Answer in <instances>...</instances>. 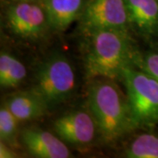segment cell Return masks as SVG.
I'll return each mask as SVG.
<instances>
[{"label":"cell","instance_id":"cell-13","mask_svg":"<svg viewBox=\"0 0 158 158\" xmlns=\"http://www.w3.org/2000/svg\"><path fill=\"white\" fill-rule=\"evenodd\" d=\"M130 158H158V137L143 134L137 136L126 150Z\"/></svg>","mask_w":158,"mask_h":158},{"label":"cell","instance_id":"cell-7","mask_svg":"<svg viewBox=\"0 0 158 158\" xmlns=\"http://www.w3.org/2000/svg\"><path fill=\"white\" fill-rule=\"evenodd\" d=\"M54 129L62 141L74 145H85L94 139L97 125L90 112L77 110L56 118Z\"/></svg>","mask_w":158,"mask_h":158},{"label":"cell","instance_id":"cell-4","mask_svg":"<svg viewBox=\"0 0 158 158\" xmlns=\"http://www.w3.org/2000/svg\"><path fill=\"white\" fill-rule=\"evenodd\" d=\"M75 85L76 76L70 62L63 56L55 55L39 66L33 91L52 107L65 101L73 92Z\"/></svg>","mask_w":158,"mask_h":158},{"label":"cell","instance_id":"cell-9","mask_svg":"<svg viewBox=\"0 0 158 158\" xmlns=\"http://www.w3.org/2000/svg\"><path fill=\"white\" fill-rule=\"evenodd\" d=\"M85 0H41L48 25L58 32L65 31L82 16Z\"/></svg>","mask_w":158,"mask_h":158},{"label":"cell","instance_id":"cell-8","mask_svg":"<svg viewBox=\"0 0 158 158\" xmlns=\"http://www.w3.org/2000/svg\"><path fill=\"white\" fill-rule=\"evenodd\" d=\"M21 140L34 156L40 158H68L70 151L61 138L39 128L23 130Z\"/></svg>","mask_w":158,"mask_h":158},{"label":"cell","instance_id":"cell-11","mask_svg":"<svg viewBox=\"0 0 158 158\" xmlns=\"http://www.w3.org/2000/svg\"><path fill=\"white\" fill-rule=\"evenodd\" d=\"M5 105L19 121L40 118L48 108L46 102L34 91L13 95L6 100Z\"/></svg>","mask_w":158,"mask_h":158},{"label":"cell","instance_id":"cell-10","mask_svg":"<svg viewBox=\"0 0 158 158\" xmlns=\"http://www.w3.org/2000/svg\"><path fill=\"white\" fill-rule=\"evenodd\" d=\"M129 23L143 34L158 27V0H126Z\"/></svg>","mask_w":158,"mask_h":158},{"label":"cell","instance_id":"cell-2","mask_svg":"<svg viewBox=\"0 0 158 158\" xmlns=\"http://www.w3.org/2000/svg\"><path fill=\"white\" fill-rule=\"evenodd\" d=\"M88 34L90 41L85 61L88 75L110 79L120 77L125 67L130 64L127 33L99 29Z\"/></svg>","mask_w":158,"mask_h":158},{"label":"cell","instance_id":"cell-14","mask_svg":"<svg viewBox=\"0 0 158 158\" xmlns=\"http://www.w3.org/2000/svg\"><path fill=\"white\" fill-rule=\"evenodd\" d=\"M19 121L6 105L0 109V137L1 141L13 145L16 142L17 122Z\"/></svg>","mask_w":158,"mask_h":158},{"label":"cell","instance_id":"cell-16","mask_svg":"<svg viewBox=\"0 0 158 158\" xmlns=\"http://www.w3.org/2000/svg\"><path fill=\"white\" fill-rule=\"evenodd\" d=\"M0 157L1 158H13L17 157V154L14 152L11 148L7 147L6 142L1 141L0 142Z\"/></svg>","mask_w":158,"mask_h":158},{"label":"cell","instance_id":"cell-12","mask_svg":"<svg viewBox=\"0 0 158 158\" xmlns=\"http://www.w3.org/2000/svg\"><path fill=\"white\" fill-rule=\"evenodd\" d=\"M27 77L25 65L11 54L2 52L0 55V85L12 88L19 85Z\"/></svg>","mask_w":158,"mask_h":158},{"label":"cell","instance_id":"cell-3","mask_svg":"<svg viewBox=\"0 0 158 158\" xmlns=\"http://www.w3.org/2000/svg\"><path fill=\"white\" fill-rule=\"evenodd\" d=\"M124 81L131 115L136 127L158 123V81L127 65L121 77Z\"/></svg>","mask_w":158,"mask_h":158},{"label":"cell","instance_id":"cell-5","mask_svg":"<svg viewBox=\"0 0 158 158\" xmlns=\"http://www.w3.org/2000/svg\"><path fill=\"white\" fill-rule=\"evenodd\" d=\"M81 17L87 33L99 29L127 33L129 24L126 0H88Z\"/></svg>","mask_w":158,"mask_h":158},{"label":"cell","instance_id":"cell-6","mask_svg":"<svg viewBox=\"0 0 158 158\" xmlns=\"http://www.w3.org/2000/svg\"><path fill=\"white\" fill-rule=\"evenodd\" d=\"M6 17L10 29L23 38L39 36L48 24L43 7L28 1L17 2L10 6Z\"/></svg>","mask_w":158,"mask_h":158},{"label":"cell","instance_id":"cell-15","mask_svg":"<svg viewBox=\"0 0 158 158\" xmlns=\"http://www.w3.org/2000/svg\"><path fill=\"white\" fill-rule=\"evenodd\" d=\"M137 62L141 70L158 81V53H148L144 56L140 57Z\"/></svg>","mask_w":158,"mask_h":158},{"label":"cell","instance_id":"cell-1","mask_svg":"<svg viewBox=\"0 0 158 158\" xmlns=\"http://www.w3.org/2000/svg\"><path fill=\"white\" fill-rule=\"evenodd\" d=\"M88 107L99 134L108 142L115 141L135 127L127 98L117 85L109 81H97L88 91Z\"/></svg>","mask_w":158,"mask_h":158},{"label":"cell","instance_id":"cell-17","mask_svg":"<svg viewBox=\"0 0 158 158\" xmlns=\"http://www.w3.org/2000/svg\"><path fill=\"white\" fill-rule=\"evenodd\" d=\"M11 1H14V2H20V1H29V0H11Z\"/></svg>","mask_w":158,"mask_h":158}]
</instances>
